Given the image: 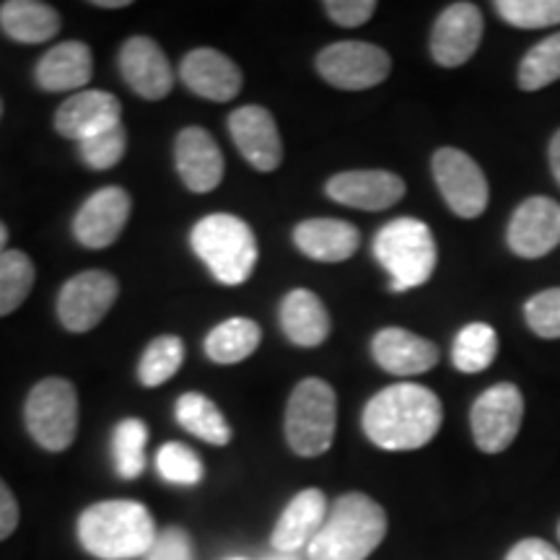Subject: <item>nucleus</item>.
Segmentation results:
<instances>
[{
	"label": "nucleus",
	"mask_w": 560,
	"mask_h": 560,
	"mask_svg": "<svg viewBox=\"0 0 560 560\" xmlns=\"http://www.w3.org/2000/svg\"><path fill=\"white\" fill-rule=\"evenodd\" d=\"M120 70L125 83L149 102L166 100L174 86L172 62L151 37H132L125 42Z\"/></svg>",
	"instance_id": "17"
},
{
	"label": "nucleus",
	"mask_w": 560,
	"mask_h": 560,
	"mask_svg": "<svg viewBox=\"0 0 560 560\" xmlns=\"http://www.w3.org/2000/svg\"><path fill=\"white\" fill-rule=\"evenodd\" d=\"M229 132L236 149L255 170H278L283 161V140H280L278 125L268 109L249 104V107L231 112Z\"/></svg>",
	"instance_id": "16"
},
{
	"label": "nucleus",
	"mask_w": 560,
	"mask_h": 560,
	"mask_svg": "<svg viewBox=\"0 0 560 560\" xmlns=\"http://www.w3.org/2000/svg\"><path fill=\"white\" fill-rule=\"evenodd\" d=\"M374 361L395 376H418L436 369L439 348L420 335L402 327H384L371 340Z\"/></svg>",
	"instance_id": "22"
},
{
	"label": "nucleus",
	"mask_w": 560,
	"mask_h": 560,
	"mask_svg": "<svg viewBox=\"0 0 560 560\" xmlns=\"http://www.w3.org/2000/svg\"><path fill=\"white\" fill-rule=\"evenodd\" d=\"M506 560H560V552L552 548L550 542L537 540V537H527V540L516 542L509 550Z\"/></svg>",
	"instance_id": "40"
},
{
	"label": "nucleus",
	"mask_w": 560,
	"mask_h": 560,
	"mask_svg": "<svg viewBox=\"0 0 560 560\" xmlns=\"http://www.w3.org/2000/svg\"><path fill=\"white\" fill-rule=\"evenodd\" d=\"M262 560H304L301 558V552H270V556H265Z\"/></svg>",
	"instance_id": "44"
},
{
	"label": "nucleus",
	"mask_w": 560,
	"mask_h": 560,
	"mask_svg": "<svg viewBox=\"0 0 560 560\" xmlns=\"http://www.w3.org/2000/svg\"><path fill=\"white\" fill-rule=\"evenodd\" d=\"M509 249L524 260L550 255L560 244V206L556 200L535 195L514 210L509 221Z\"/></svg>",
	"instance_id": "12"
},
{
	"label": "nucleus",
	"mask_w": 560,
	"mask_h": 560,
	"mask_svg": "<svg viewBox=\"0 0 560 560\" xmlns=\"http://www.w3.org/2000/svg\"><path fill=\"white\" fill-rule=\"evenodd\" d=\"M96 9H125V5H130L128 0H96Z\"/></svg>",
	"instance_id": "43"
},
{
	"label": "nucleus",
	"mask_w": 560,
	"mask_h": 560,
	"mask_svg": "<svg viewBox=\"0 0 560 560\" xmlns=\"http://www.w3.org/2000/svg\"><path fill=\"white\" fill-rule=\"evenodd\" d=\"M177 416L179 425L192 436H198L200 441L213 446H226L231 441V425L223 418V412L219 410V405L213 400H208L206 395L200 392H187L177 400Z\"/></svg>",
	"instance_id": "28"
},
{
	"label": "nucleus",
	"mask_w": 560,
	"mask_h": 560,
	"mask_svg": "<svg viewBox=\"0 0 560 560\" xmlns=\"http://www.w3.org/2000/svg\"><path fill=\"white\" fill-rule=\"evenodd\" d=\"M330 506L319 488H306L291 499L283 514L278 516L276 529L270 535L272 550L278 552H301L310 548L317 532L325 524Z\"/></svg>",
	"instance_id": "21"
},
{
	"label": "nucleus",
	"mask_w": 560,
	"mask_h": 560,
	"mask_svg": "<svg viewBox=\"0 0 560 560\" xmlns=\"http://www.w3.org/2000/svg\"><path fill=\"white\" fill-rule=\"evenodd\" d=\"M179 79L195 96L210 102H231L242 91L244 75L234 60L210 47H198L182 60Z\"/></svg>",
	"instance_id": "18"
},
{
	"label": "nucleus",
	"mask_w": 560,
	"mask_h": 560,
	"mask_svg": "<svg viewBox=\"0 0 560 560\" xmlns=\"http://www.w3.org/2000/svg\"><path fill=\"white\" fill-rule=\"evenodd\" d=\"M0 30L21 45H42L60 32V16L39 0H9L0 5Z\"/></svg>",
	"instance_id": "26"
},
{
	"label": "nucleus",
	"mask_w": 560,
	"mask_h": 560,
	"mask_svg": "<svg viewBox=\"0 0 560 560\" xmlns=\"http://www.w3.org/2000/svg\"><path fill=\"white\" fill-rule=\"evenodd\" d=\"M19 527V501L11 488L0 480V540L11 537Z\"/></svg>",
	"instance_id": "41"
},
{
	"label": "nucleus",
	"mask_w": 560,
	"mask_h": 560,
	"mask_svg": "<svg viewBox=\"0 0 560 560\" xmlns=\"http://www.w3.org/2000/svg\"><path fill=\"white\" fill-rule=\"evenodd\" d=\"M524 418L522 389L511 382L493 384L482 392L470 410V429L475 446L486 454L506 452L520 436Z\"/></svg>",
	"instance_id": "8"
},
{
	"label": "nucleus",
	"mask_w": 560,
	"mask_h": 560,
	"mask_svg": "<svg viewBox=\"0 0 560 560\" xmlns=\"http://www.w3.org/2000/svg\"><path fill=\"white\" fill-rule=\"evenodd\" d=\"M0 115H3V102H0Z\"/></svg>",
	"instance_id": "46"
},
{
	"label": "nucleus",
	"mask_w": 560,
	"mask_h": 560,
	"mask_svg": "<svg viewBox=\"0 0 560 560\" xmlns=\"http://www.w3.org/2000/svg\"><path fill=\"white\" fill-rule=\"evenodd\" d=\"M130 195L122 187H102L75 213V240L89 249H104L115 244L130 219Z\"/></svg>",
	"instance_id": "14"
},
{
	"label": "nucleus",
	"mask_w": 560,
	"mask_h": 560,
	"mask_svg": "<svg viewBox=\"0 0 560 560\" xmlns=\"http://www.w3.org/2000/svg\"><path fill=\"white\" fill-rule=\"evenodd\" d=\"M94 73V58H91L89 45L68 39L55 45L52 50L42 55L34 79L42 91L60 94V91H79L91 81Z\"/></svg>",
	"instance_id": "23"
},
{
	"label": "nucleus",
	"mask_w": 560,
	"mask_h": 560,
	"mask_svg": "<svg viewBox=\"0 0 560 560\" xmlns=\"http://www.w3.org/2000/svg\"><path fill=\"white\" fill-rule=\"evenodd\" d=\"M293 242L310 260L342 262L359 252L361 231L340 219H310L299 223Z\"/></svg>",
	"instance_id": "24"
},
{
	"label": "nucleus",
	"mask_w": 560,
	"mask_h": 560,
	"mask_svg": "<svg viewBox=\"0 0 560 560\" xmlns=\"http://www.w3.org/2000/svg\"><path fill=\"white\" fill-rule=\"evenodd\" d=\"M556 81H560V32L537 42L516 70V83L522 91H540Z\"/></svg>",
	"instance_id": "32"
},
{
	"label": "nucleus",
	"mask_w": 560,
	"mask_h": 560,
	"mask_svg": "<svg viewBox=\"0 0 560 560\" xmlns=\"http://www.w3.org/2000/svg\"><path fill=\"white\" fill-rule=\"evenodd\" d=\"M30 436L47 452H66L79 433V395L68 380L50 376L34 384L24 405Z\"/></svg>",
	"instance_id": "7"
},
{
	"label": "nucleus",
	"mask_w": 560,
	"mask_h": 560,
	"mask_svg": "<svg viewBox=\"0 0 560 560\" xmlns=\"http://www.w3.org/2000/svg\"><path fill=\"white\" fill-rule=\"evenodd\" d=\"M499 355V335L486 322H470L457 332L452 346V361L462 374H480Z\"/></svg>",
	"instance_id": "29"
},
{
	"label": "nucleus",
	"mask_w": 560,
	"mask_h": 560,
	"mask_svg": "<svg viewBox=\"0 0 560 560\" xmlns=\"http://www.w3.org/2000/svg\"><path fill=\"white\" fill-rule=\"evenodd\" d=\"M182 361H185V342L174 338V335H161L145 348L138 366V380L143 387H159V384L170 382L177 374Z\"/></svg>",
	"instance_id": "33"
},
{
	"label": "nucleus",
	"mask_w": 560,
	"mask_h": 560,
	"mask_svg": "<svg viewBox=\"0 0 560 560\" xmlns=\"http://www.w3.org/2000/svg\"><path fill=\"white\" fill-rule=\"evenodd\" d=\"M260 340L262 332L255 319L234 317L210 330L206 338V353L213 363L231 366V363H242L244 359H249L257 346H260Z\"/></svg>",
	"instance_id": "27"
},
{
	"label": "nucleus",
	"mask_w": 560,
	"mask_h": 560,
	"mask_svg": "<svg viewBox=\"0 0 560 560\" xmlns=\"http://www.w3.org/2000/svg\"><path fill=\"white\" fill-rule=\"evenodd\" d=\"M174 161L187 190L206 195L221 185L223 156L213 136L202 128H185L174 143Z\"/></svg>",
	"instance_id": "20"
},
{
	"label": "nucleus",
	"mask_w": 560,
	"mask_h": 560,
	"mask_svg": "<svg viewBox=\"0 0 560 560\" xmlns=\"http://www.w3.org/2000/svg\"><path fill=\"white\" fill-rule=\"evenodd\" d=\"M122 104L109 91H79V94L68 96L55 112V130L62 138L70 140H89L100 132L122 125Z\"/></svg>",
	"instance_id": "15"
},
{
	"label": "nucleus",
	"mask_w": 560,
	"mask_h": 560,
	"mask_svg": "<svg viewBox=\"0 0 560 560\" xmlns=\"http://www.w3.org/2000/svg\"><path fill=\"white\" fill-rule=\"evenodd\" d=\"M325 11L335 24L353 30V26L366 24V21L374 16L376 3L374 0H327Z\"/></svg>",
	"instance_id": "39"
},
{
	"label": "nucleus",
	"mask_w": 560,
	"mask_h": 560,
	"mask_svg": "<svg viewBox=\"0 0 560 560\" xmlns=\"http://www.w3.org/2000/svg\"><path fill=\"white\" fill-rule=\"evenodd\" d=\"M327 195L355 210H387L402 200L405 182L395 172L384 170L340 172L327 182Z\"/></svg>",
	"instance_id": "19"
},
{
	"label": "nucleus",
	"mask_w": 560,
	"mask_h": 560,
	"mask_svg": "<svg viewBox=\"0 0 560 560\" xmlns=\"http://www.w3.org/2000/svg\"><path fill=\"white\" fill-rule=\"evenodd\" d=\"M143 560H195V548L190 535L179 527L159 532L156 542Z\"/></svg>",
	"instance_id": "38"
},
{
	"label": "nucleus",
	"mask_w": 560,
	"mask_h": 560,
	"mask_svg": "<svg viewBox=\"0 0 560 560\" xmlns=\"http://www.w3.org/2000/svg\"><path fill=\"white\" fill-rule=\"evenodd\" d=\"M558 540H560V524H558Z\"/></svg>",
	"instance_id": "47"
},
{
	"label": "nucleus",
	"mask_w": 560,
	"mask_h": 560,
	"mask_svg": "<svg viewBox=\"0 0 560 560\" xmlns=\"http://www.w3.org/2000/svg\"><path fill=\"white\" fill-rule=\"evenodd\" d=\"M145 444H149V429L143 420L125 418L115 425L112 433V457H115L117 475L122 480H136L145 470Z\"/></svg>",
	"instance_id": "30"
},
{
	"label": "nucleus",
	"mask_w": 560,
	"mask_h": 560,
	"mask_svg": "<svg viewBox=\"0 0 560 560\" xmlns=\"http://www.w3.org/2000/svg\"><path fill=\"white\" fill-rule=\"evenodd\" d=\"M524 319L537 338H560V289H548L535 293L524 306Z\"/></svg>",
	"instance_id": "37"
},
{
	"label": "nucleus",
	"mask_w": 560,
	"mask_h": 560,
	"mask_svg": "<svg viewBox=\"0 0 560 560\" xmlns=\"http://www.w3.org/2000/svg\"><path fill=\"white\" fill-rule=\"evenodd\" d=\"M156 470L161 480L172 482V486H185L192 488L206 478V470H202V462L198 454H195L190 446L177 444V441H170L164 444L156 454Z\"/></svg>",
	"instance_id": "34"
},
{
	"label": "nucleus",
	"mask_w": 560,
	"mask_h": 560,
	"mask_svg": "<svg viewBox=\"0 0 560 560\" xmlns=\"http://www.w3.org/2000/svg\"><path fill=\"white\" fill-rule=\"evenodd\" d=\"M34 262L21 249L0 255V317L13 314L34 289Z\"/></svg>",
	"instance_id": "31"
},
{
	"label": "nucleus",
	"mask_w": 560,
	"mask_h": 560,
	"mask_svg": "<svg viewBox=\"0 0 560 560\" xmlns=\"http://www.w3.org/2000/svg\"><path fill=\"white\" fill-rule=\"evenodd\" d=\"M120 293L115 276L104 270H86L68 280L58 296V317L70 332H89L107 317Z\"/></svg>",
	"instance_id": "11"
},
{
	"label": "nucleus",
	"mask_w": 560,
	"mask_h": 560,
	"mask_svg": "<svg viewBox=\"0 0 560 560\" xmlns=\"http://www.w3.org/2000/svg\"><path fill=\"white\" fill-rule=\"evenodd\" d=\"M338 429V395L325 380H304L291 392L285 408V439L299 457L330 452Z\"/></svg>",
	"instance_id": "6"
},
{
	"label": "nucleus",
	"mask_w": 560,
	"mask_h": 560,
	"mask_svg": "<svg viewBox=\"0 0 560 560\" xmlns=\"http://www.w3.org/2000/svg\"><path fill=\"white\" fill-rule=\"evenodd\" d=\"M444 408L436 392L423 384H392L363 408V433L384 452H416L433 441Z\"/></svg>",
	"instance_id": "1"
},
{
	"label": "nucleus",
	"mask_w": 560,
	"mask_h": 560,
	"mask_svg": "<svg viewBox=\"0 0 560 560\" xmlns=\"http://www.w3.org/2000/svg\"><path fill=\"white\" fill-rule=\"evenodd\" d=\"M550 170H552V177H556V182L560 185V130L550 140Z\"/></svg>",
	"instance_id": "42"
},
{
	"label": "nucleus",
	"mask_w": 560,
	"mask_h": 560,
	"mask_svg": "<svg viewBox=\"0 0 560 560\" xmlns=\"http://www.w3.org/2000/svg\"><path fill=\"white\" fill-rule=\"evenodd\" d=\"M387 537V511L366 493H346L330 506L306 560H366Z\"/></svg>",
	"instance_id": "3"
},
{
	"label": "nucleus",
	"mask_w": 560,
	"mask_h": 560,
	"mask_svg": "<svg viewBox=\"0 0 560 560\" xmlns=\"http://www.w3.org/2000/svg\"><path fill=\"white\" fill-rule=\"evenodd\" d=\"M156 537L151 511L138 501H102L79 516V542L100 560L145 558Z\"/></svg>",
	"instance_id": "2"
},
{
	"label": "nucleus",
	"mask_w": 560,
	"mask_h": 560,
	"mask_svg": "<svg viewBox=\"0 0 560 560\" xmlns=\"http://www.w3.org/2000/svg\"><path fill=\"white\" fill-rule=\"evenodd\" d=\"M495 11L516 30H548L560 24V0H499Z\"/></svg>",
	"instance_id": "35"
},
{
	"label": "nucleus",
	"mask_w": 560,
	"mask_h": 560,
	"mask_svg": "<svg viewBox=\"0 0 560 560\" xmlns=\"http://www.w3.org/2000/svg\"><path fill=\"white\" fill-rule=\"evenodd\" d=\"M280 327L299 348H317L330 335V312L310 289H293L280 304Z\"/></svg>",
	"instance_id": "25"
},
{
	"label": "nucleus",
	"mask_w": 560,
	"mask_h": 560,
	"mask_svg": "<svg viewBox=\"0 0 560 560\" xmlns=\"http://www.w3.org/2000/svg\"><path fill=\"white\" fill-rule=\"evenodd\" d=\"M374 255L389 272V289L395 293L418 289L436 270V240L423 221L410 215L389 221L376 234Z\"/></svg>",
	"instance_id": "5"
},
{
	"label": "nucleus",
	"mask_w": 560,
	"mask_h": 560,
	"mask_svg": "<svg viewBox=\"0 0 560 560\" xmlns=\"http://www.w3.org/2000/svg\"><path fill=\"white\" fill-rule=\"evenodd\" d=\"M5 244H9V229H5V223L0 221V255H3V252L9 249V247H5Z\"/></svg>",
	"instance_id": "45"
},
{
	"label": "nucleus",
	"mask_w": 560,
	"mask_h": 560,
	"mask_svg": "<svg viewBox=\"0 0 560 560\" xmlns=\"http://www.w3.org/2000/svg\"><path fill=\"white\" fill-rule=\"evenodd\" d=\"M192 249L219 283L242 285L257 265V240L249 223L231 213H213L195 223Z\"/></svg>",
	"instance_id": "4"
},
{
	"label": "nucleus",
	"mask_w": 560,
	"mask_h": 560,
	"mask_svg": "<svg viewBox=\"0 0 560 560\" xmlns=\"http://www.w3.org/2000/svg\"><path fill=\"white\" fill-rule=\"evenodd\" d=\"M231 560H244V558H231Z\"/></svg>",
	"instance_id": "48"
},
{
	"label": "nucleus",
	"mask_w": 560,
	"mask_h": 560,
	"mask_svg": "<svg viewBox=\"0 0 560 560\" xmlns=\"http://www.w3.org/2000/svg\"><path fill=\"white\" fill-rule=\"evenodd\" d=\"M431 170L446 206L459 219H478L486 213L490 190L478 161L459 149H439L433 153Z\"/></svg>",
	"instance_id": "10"
},
{
	"label": "nucleus",
	"mask_w": 560,
	"mask_h": 560,
	"mask_svg": "<svg viewBox=\"0 0 560 560\" xmlns=\"http://www.w3.org/2000/svg\"><path fill=\"white\" fill-rule=\"evenodd\" d=\"M317 70L327 83L342 91H366L387 81L392 58L380 45L359 39L335 42L317 55Z\"/></svg>",
	"instance_id": "9"
},
{
	"label": "nucleus",
	"mask_w": 560,
	"mask_h": 560,
	"mask_svg": "<svg viewBox=\"0 0 560 560\" xmlns=\"http://www.w3.org/2000/svg\"><path fill=\"white\" fill-rule=\"evenodd\" d=\"M482 13L475 3H452L441 11L431 32V55L439 66L459 68L478 52Z\"/></svg>",
	"instance_id": "13"
},
{
	"label": "nucleus",
	"mask_w": 560,
	"mask_h": 560,
	"mask_svg": "<svg viewBox=\"0 0 560 560\" xmlns=\"http://www.w3.org/2000/svg\"><path fill=\"white\" fill-rule=\"evenodd\" d=\"M79 151L91 170H112V166L120 164L125 151H128V132H125L122 125H115V128L104 130L100 136L81 140Z\"/></svg>",
	"instance_id": "36"
}]
</instances>
